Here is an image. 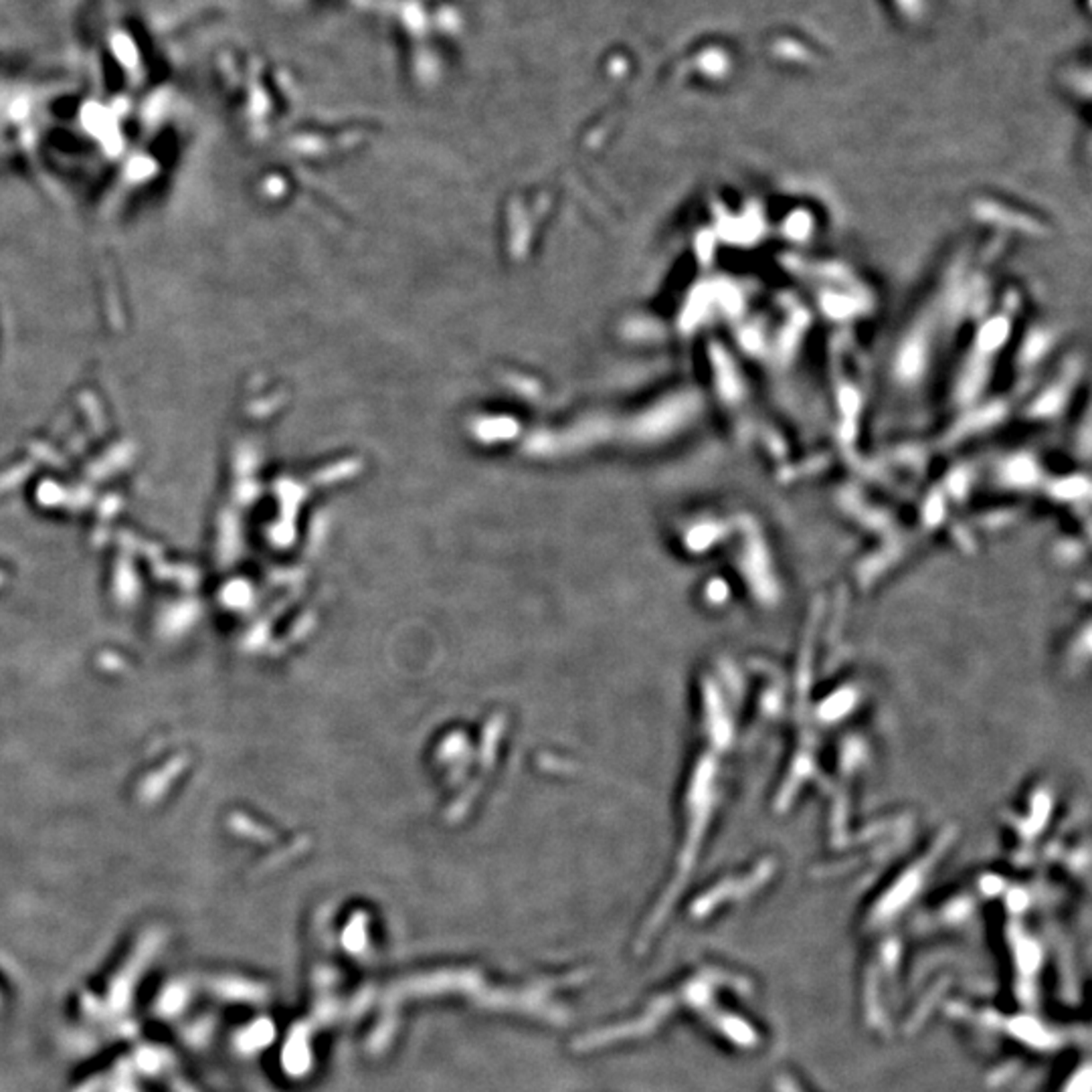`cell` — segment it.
<instances>
[{
    "label": "cell",
    "mask_w": 1092,
    "mask_h": 1092,
    "mask_svg": "<svg viewBox=\"0 0 1092 1092\" xmlns=\"http://www.w3.org/2000/svg\"><path fill=\"white\" fill-rule=\"evenodd\" d=\"M482 985V980H479V975L471 973V971H442L435 975H427V977H419V980L415 981H407L403 983L398 991L403 993H419V996H429V993H442V991H470L476 989Z\"/></svg>",
    "instance_id": "6da1fadb"
},
{
    "label": "cell",
    "mask_w": 1092,
    "mask_h": 1092,
    "mask_svg": "<svg viewBox=\"0 0 1092 1092\" xmlns=\"http://www.w3.org/2000/svg\"><path fill=\"white\" fill-rule=\"evenodd\" d=\"M345 947L346 951L354 953V955L366 949V918L363 915H356L353 923L348 925L345 933Z\"/></svg>",
    "instance_id": "7a4b0ae2"
}]
</instances>
